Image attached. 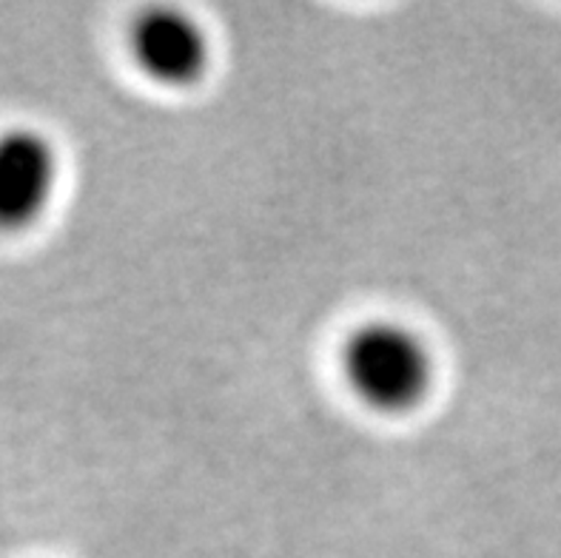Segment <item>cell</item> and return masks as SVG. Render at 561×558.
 <instances>
[{
  "mask_svg": "<svg viewBox=\"0 0 561 558\" xmlns=\"http://www.w3.org/2000/svg\"><path fill=\"white\" fill-rule=\"evenodd\" d=\"M340 374L356 402L382 417H408L431 399L439 376L434 345L402 319H370L345 337Z\"/></svg>",
  "mask_w": 561,
  "mask_h": 558,
  "instance_id": "6da1fadb",
  "label": "cell"
},
{
  "mask_svg": "<svg viewBox=\"0 0 561 558\" xmlns=\"http://www.w3.org/2000/svg\"><path fill=\"white\" fill-rule=\"evenodd\" d=\"M131 57L154 86L192 89L211 69L214 46L194 14L157 7L142 12L131 26Z\"/></svg>",
  "mask_w": 561,
  "mask_h": 558,
  "instance_id": "3957f363",
  "label": "cell"
},
{
  "mask_svg": "<svg viewBox=\"0 0 561 558\" xmlns=\"http://www.w3.org/2000/svg\"><path fill=\"white\" fill-rule=\"evenodd\" d=\"M60 185V155L46 132L9 126L0 132V234H23L49 214Z\"/></svg>",
  "mask_w": 561,
  "mask_h": 558,
  "instance_id": "7a4b0ae2",
  "label": "cell"
}]
</instances>
